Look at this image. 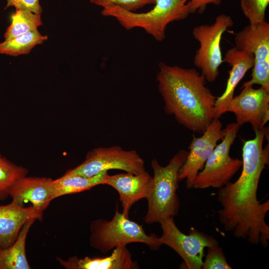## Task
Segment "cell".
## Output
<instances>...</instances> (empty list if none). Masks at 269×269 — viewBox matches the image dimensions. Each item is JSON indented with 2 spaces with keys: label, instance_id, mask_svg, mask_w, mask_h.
Listing matches in <instances>:
<instances>
[{
  "label": "cell",
  "instance_id": "obj_1",
  "mask_svg": "<svg viewBox=\"0 0 269 269\" xmlns=\"http://www.w3.org/2000/svg\"><path fill=\"white\" fill-rule=\"evenodd\" d=\"M255 136L244 141L242 170L234 182L219 188L217 199L221 208L217 211L219 220L227 232L253 245L267 248L269 226L265 221L269 200L263 203L257 197L261 174L269 163V128L254 130Z\"/></svg>",
  "mask_w": 269,
  "mask_h": 269
},
{
  "label": "cell",
  "instance_id": "obj_2",
  "mask_svg": "<svg viewBox=\"0 0 269 269\" xmlns=\"http://www.w3.org/2000/svg\"><path fill=\"white\" fill-rule=\"evenodd\" d=\"M158 67L156 79L165 113L189 130L203 133L215 118L217 98L206 86L205 77L194 68L163 62Z\"/></svg>",
  "mask_w": 269,
  "mask_h": 269
},
{
  "label": "cell",
  "instance_id": "obj_3",
  "mask_svg": "<svg viewBox=\"0 0 269 269\" xmlns=\"http://www.w3.org/2000/svg\"><path fill=\"white\" fill-rule=\"evenodd\" d=\"M189 151L181 149L170 159L168 163L161 166L156 158L151 166L153 175L151 188L146 199L147 210L144 217L145 223H159L163 218L178 214L180 201L177 194L179 171L185 162Z\"/></svg>",
  "mask_w": 269,
  "mask_h": 269
},
{
  "label": "cell",
  "instance_id": "obj_4",
  "mask_svg": "<svg viewBox=\"0 0 269 269\" xmlns=\"http://www.w3.org/2000/svg\"><path fill=\"white\" fill-rule=\"evenodd\" d=\"M188 1L156 0L151 9L141 13L128 11L118 6H108L103 8L101 14L116 18L127 30L142 28L155 40L161 42L165 38V31L169 23L183 20L190 14Z\"/></svg>",
  "mask_w": 269,
  "mask_h": 269
},
{
  "label": "cell",
  "instance_id": "obj_5",
  "mask_svg": "<svg viewBox=\"0 0 269 269\" xmlns=\"http://www.w3.org/2000/svg\"><path fill=\"white\" fill-rule=\"evenodd\" d=\"M90 231V246L102 254L133 243L144 244L153 251L158 250L162 245L158 237L154 234L147 235L141 225L120 213L118 206L110 221L103 219L92 221Z\"/></svg>",
  "mask_w": 269,
  "mask_h": 269
},
{
  "label": "cell",
  "instance_id": "obj_6",
  "mask_svg": "<svg viewBox=\"0 0 269 269\" xmlns=\"http://www.w3.org/2000/svg\"><path fill=\"white\" fill-rule=\"evenodd\" d=\"M240 127L236 123L228 124L221 142L217 144L199 172L193 188H220L226 185L242 166V160L230 156L229 152Z\"/></svg>",
  "mask_w": 269,
  "mask_h": 269
},
{
  "label": "cell",
  "instance_id": "obj_7",
  "mask_svg": "<svg viewBox=\"0 0 269 269\" xmlns=\"http://www.w3.org/2000/svg\"><path fill=\"white\" fill-rule=\"evenodd\" d=\"M233 25L232 17L222 13L216 17L213 24L198 25L192 30L194 39L199 43L194 65L209 82H214L219 74V67L224 63L221 39L224 32Z\"/></svg>",
  "mask_w": 269,
  "mask_h": 269
},
{
  "label": "cell",
  "instance_id": "obj_8",
  "mask_svg": "<svg viewBox=\"0 0 269 269\" xmlns=\"http://www.w3.org/2000/svg\"><path fill=\"white\" fill-rule=\"evenodd\" d=\"M158 223L162 230L160 242L179 255L186 269H202L205 248L219 245L213 236L194 228L188 235L184 234L177 227L173 217L163 218Z\"/></svg>",
  "mask_w": 269,
  "mask_h": 269
},
{
  "label": "cell",
  "instance_id": "obj_9",
  "mask_svg": "<svg viewBox=\"0 0 269 269\" xmlns=\"http://www.w3.org/2000/svg\"><path fill=\"white\" fill-rule=\"evenodd\" d=\"M110 169H120L134 174L146 171L144 161L135 150H125L115 145L88 151L83 162L65 174L92 177Z\"/></svg>",
  "mask_w": 269,
  "mask_h": 269
},
{
  "label": "cell",
  "instance_id": "obj_10",
  "mask_svg": "<svg viewBox=\"0 0 269 269\" xmlns=\"http://www.w3.org/2000/svg\"><path fill=\"white\" fill-rule=\"evenodd\" d=\"M235 47L254 56L251 78L243 85L257 84L269 91V23L249 24L237 32Z\"/></svg>",
  "mask_w": 269,
  "mask_h": 269
},
{
  "label": "cell",
  "instance_id": "obj_11",
  "mask_svg": "<svg viewBox=\"0 0 269 269\" xmlns=\"http://www.w3.org/2000/svg\"><path fill=\"white\" fill-rule=\"evenodd\" d=\"M242 88L229 103L226 113H233L240 127L249 123L254 130L264 128L269 120V91L252 85H243Z\"/></svg>",
  "mask_w": 269,
  "mask_h": 269
},
{
  "label": "cell",
  "instance_id": "obj_12",
  "mask_svg": "<svg viewBox=\"0 0 269 269\" xmlns=\"http://www.w3.org/2000/svg\"><path fill=\"white\" fill-rule=\"evenodd\" d=\"M219 118H214L200 137L193 136L188 147L187 159L179 171V180H185L187 189L193 188V182L198 173L217 145L224 137L225 128Z\"/></svg>",
  "mask_w": 269,
  "mask_h": 269
},
{
  "label": "cell",
  "instance_id": "obj_13",
  "mask_svg": "<svg viewBox=\"0 0 269 269\" xmlns=\"http://www.w3.org/2000/svg\"><path fill=\"white\" fill-rule=\"evenodd\" d=\"M53 181L49 178L25 176L13 185L9 196L12 201L21 206L30 202L37 211L43 214L54 199Z\"/></svg>",
  "mask_w": 269,
  "mask_h": 269
},
{
  "label": "cell",
  "instance_id": "obj_14",
  "mask_svg": "<svg viewBox=\"0 0 269 269\" xmlns=\"http://www.w3.org/2000/svg\"><path fill=\"white\" fill-rule=\"evenodd\" d=\"M152 182V177L147 171L139 174L131 173H119L107 176L105 184L116 190L119 194L123 212L129 217L132 206L148 195Z\"/></svg>",
  "mask_w": 269,
  "mask_h": 269
},
{
  "label": "cell",
  "instance_id": "obj_15",
  "mask_svg": "<svg viewBox=\"0 0 269 269\" xmlns=\"http://www.w3.org/2000/svg\"><path fill=\"white\" fill-rule=\"evenodd\" d=\"M223 62L231 67L226 88L223 93L217 97L215 103V118H220L226 113V108L234 97L235 90L246 73L254 64V56L250 53L232 47L226 52Z\"/></svg>",
  "mask_w": 269,
  "mask_h": 269
},
{
  "label": "cell",
  "instance_id": "obj_16",
  "mask_svg": "<svg viewBox=\"0 0 269 269\" xmlns=\"http://www.w3.org/2000/svg\"><path fill=\"white\" fill-rule=\"evenodd\" d=\"M42 216L32 205L25 207L13 201L0 205V249L6 248L14 242L27 221L31 218L42 220Z\"/></svg>",
  "mask_w": 269,
  "mask_h": 269
},
{
  "label": "cell",
  "instance_id": "obj_17",
  "mask_svg": "<svg viewBox=\"0 0 269 269\" xmlns=\"http://www.w3.org/2000/svg\"><path fill=\"white\" fill-rule=\"evenodd\" d=\"M59 264L67 269H136L138 263L133 260L132 254L126 246L113 249L111 255L102 258L74 256L66 260L58 258Z\"/></svg>",
  "mask_w": 269,
  "mask_h": 269
},
{
  "label": "cell",
  "instance_id": "obj_18",
  "mask_svg": "<svg viewBox=\"0 0 269 269\" xmlns=\"http://www.w3.org/2000/svg\"><path fill=\"white\" fill-rule=\"evenodd\" d=\"M36 219L31 218L22 228L14 242L0 249V269H30L26 254V241L29 229Z\"/></svg>",
  "mask_w": 269,
  "mask_h": 269
},
{
  "label": "cell",
  "instance_id": "obj_19",
  "mask_svg": "<svg viewBox=\"0 0 269 269\" xmlns=\"http://www.w3.org/2000/svg\"><path fill=\"white\" fill-rule=\"evenodd\" d=\"M108 171H104L92 177L78 175H63L53 180L54 199L65 195L88 190L101 184H105Z\"/></svg>",
  "mask_w": 269,
  "mask_h": 269
},
{
  "label": "cell",
  "instance_id": "obj_20",
  "mask_svg": "<svg viewBox=\"0 0 269 269\" xmlns=\"http://www.w3.org/2000/svg\"><path fill=\"white\" fill-rule=\"evenodd\" d=\"M38 30L5 39L0 42V54L12 56L29 54L36 45L42 44L47 39Z\"/></svg>",
  "mask_w": 269,
  "mask_h": 269
},
{
  "label": "cell",
  "instance_id": "obj_21",
  "mask_svg": "<svg viewBox=\"0 0 269 269\" xmlns=\"http://www.w3.org/2000/svg\"><path fill=\"white\" fill-rule=\"evenodd\" d=\"M10 20L11 23L4 33L5 39L38 30L42 25L41 14L27 9H16L11 15Z\"/></svg>",
  "mask_w": 269,
  "mask_h": 269
},
{
  "label": "cell",
  "instance_id": "obj_22",
  "mask_svg": "<svg viewBox=\"0 0 269 269\" xmlns=\"http://www.w3.org/2000/svg\"><path fill=\"white\" fill-rule=\"evenodd\" d=\"M27 173L26 169L14 164L0 155V200L7 198L13 185Z\"/></svg>",
  "mask_w": 269,
  "mask_h": 269
},
{
  "label": "cell",
  "instance_id": "obj_23",
  "mask_svg": "<svg viewBox=\"0 0 269 269\" xmlns=\"http://www.w3.org/2000/svg\"><path fill=\"white\" fill-rule=\"evenodd\" d=\"M269 0H240L241 10L250 24H257L266 21V11Z\"/></svg>",
  "mask_w": 269,
  "mask_h": 269
},
{
  "label": "cell",
  "instance_id": "obj_24",
  "mask_svg": "<svg viewBox=\"0 0 269 269\" xmlns=\"http://www.w3.org/2000/svg\"><path fill=\"white\" fill-rule=\"evenodd\" d=\"M208 252L203 261V269H232L228 264L222 248L219 245L207 248Z\"/></svg>",
  "mask_w": 269,
  "mask_h": 269
},
{
  "label": "cell",
  "instance_id": "obj_25",
  "mask_svg": "<svg viewBox=\"0 0 269 269\" xmlns=\"http://www.w3.org/2000/svg\"><path fill=\"white\" fill-rule=\"evenodd\" d=\"M156 0H89L95 5L103 8L108 6H118L126 10L135 12L148 4H154Z\"/></svg>",
  "mask_w": 269,
  "mask_h": 269
},
{
  "label": "cell",
  "instance_id": "obj_26",
  "mask_svg": "<svg viewBox=\"0 0 269 269\" xmlns=\"http://www.w3.org/2000/svg\"><path fill=\"white\" fill-rule=\"evenodd\" d=\"M5 8L14 7L15 9H27L34 13L41 14L42 8L39 0H6Z\"/></svg>",
  "mask_w": 269,
  "mask_h": 269
},
{
  "label": "cell",
  "instance_id": "obj_27",
  "mask_svg": "<svg viewBox=\"0 0 269 269\" xmlns=\"http://www.w3.org/2000/svg\"><path fill=\"white\" fill-rule=\"evenodd\" d=\"M223 0H188V6L190 14L197 12L203 14L210 4L219 5Z\"/></svg>",
  "mask_w": 269,
  "mask_h": 269
}]
</instances>
